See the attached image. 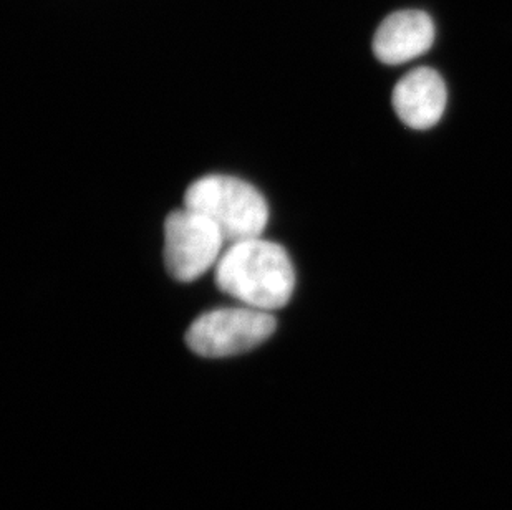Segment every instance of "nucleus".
I'll use <instances>...</instances> for the list:
<instances>
[{"label":"nucleus","instance_id":"423d86ee","mask_svg":"<svg viewBox=\"0 0 512 510\" xmlns=\"http://www.w3.org/2000/svg\"><path fill=\"white\" fill-rule=\"evenodd\" d=\"M435 24L421 10H400L388 15L373 39V52L387 65H400L420 57L435 42Z\"/></svg>","mask_w":512,"mask_h":510},{"label":"nucleus","instance_id":"7ed1b4c3","mask_svg":"<svg viewBox=\"0 0 512 510\" xmlns=\"http://www.w3.org/2000/svg\"><path fill=\"white\" fill-rule=\"evenodd\" d=\"M276 328V317L259 308H214L191 323L184 340L201 357H234L259 347L274 335Z\"/></svg>","mask_w":512,"mask_h":510},{"label":"nucleus","instance_id":"39448f33","mask_svg":"<svg viewBox=\"0 0 512 510\" xmlns=\"http://www.w3.org/2000/svg\"><path fill=\"white\" fill-rule=\"evenodd\" d=\"M392 102L406 126L413 130L433 128L446 110L445 80L433 68H415L397 83Z\"/></svg>","mask_w":512,"mask_h":510},{"label":"nucleus","instance_id":"f03ea898","mask_svg":"<svg viewBox=\"0 0 512 510\" xmlns=\"http://www.w3.org/2000/svg\"><path fill=\"white\" fill-rule=\"evenodd\" d=\"M184 207L209 217L229 244L262 237L269 224L266 198L252 184L226 174L194 181L184 193Z\"/></svg>","mask_w":512,"mask_h":510},{"label":"nucleus","instance_id":"f257e3e1","mask_svg":"<svg viewBox=\"0 0 512 510\" xmlns=\"http://www.w3.org/2000/svg\"><path fill=\"white\" fill-rule=\"evenodd\" d=\"M214 280L224 294L264 312L285 307L295 290L289 254L262 237L229 244L214 267Z\"/></svg>","mask_w":512,"mask_h":510},{"label":"nucleus","instance_id":"20e7f679","mask_svg":"<svg viewBox=\"0 0 512 510\" xmlns=\"http://www.w3.org/2000/svg\"><path fill=\"white\" fill-rule=\"evenodd\" d=\"M226 237L209 217L183 207L165 221V264L173 279L194 282L218 265Z\"/></svg>","mask_w":512,"mask_h":510}]
</instances>
